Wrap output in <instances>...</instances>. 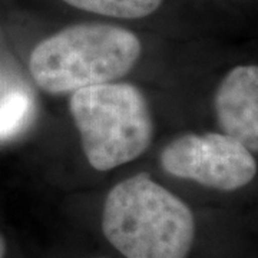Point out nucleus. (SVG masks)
Wrapping results in <instances>:
<instances>
[{
  "mask_svg": "<svg viewBox=\"0 0 258 258\" xmlns=\"http://www.w3.org/2000/svg\"><path fill=\"white\" fill-rule=\"evenodd\" d=\"M102 230L126 258H186L195 221L182 200L142 172L109 191Z\"/></svg>",
  "mask_w": 258,
  "mask_h": 258,
  "instance_id": "1",
  "label": "nucleus"
},
{
  "mask_svg": "<svg viewBox=\"0 0 258 258\" xmlns=\"http://www.w3.org/2000/svg\"><path fill=\"white\" fill-rule=\"evenodd\" d=\"M141 52V40L128 29L79 23L39 42L29 57V71L43 92L74 93L125 76Z\"/></svg>",
  "mask_w": 258,
  "mask_h": 258,
  "instance_id": "2",
  "label": "nucleus"
},
{
  "mask_svg": "<svg viewBox=\"0 0 258 258\" xmlns=\"http://www.w3.org/2000/svg\"><path fill=\"white\" fill-rule=\"evenodd\" d=\"M69 111L85 157L96 171L135 161L154 138L148 102L132 83L109 82L75 91Z\"/></svg>",
  "mask_w": 258,
  "mask_h": 258,
  "instance_id": "3",
  "label": "nucleus"
},
{
  "mask_svg": "<svg viewBox=\"0 0 258 258\" xmlns=\"http://www.w3.org/2000/svg\"><path fill=\"white\" fill-rule=\"evenodd\" d=\"M161 166L169 175L218 191H235L257 174V162L237 139L225 134H186L161 152Z\"/></svg>",
  "mask_w": 258,
  "mask_h": 258,
  "instance_id": "4",
  "label": "nucleus"
},
{
  "mask_svg": "<svg viewBox=\"0 0 258 258\" xmlns=\"http://www.w3.org/2000/svg\"><path fill=\"white\" fill-rule=\"evenodd\" d=\"M214 109L225 135L258 152V66L240 64L220 83Z\"/></svg>",
  "mask_w": 258,
  "mask_h": 258,
  "instance_id": "5",
  "label": "nucleus"
},
{
  "mask_svg": "<svg viewBox=\"0 0 258 258\" xmlns=\"http://www.w3.org/2000/svg\"><path fill=\"white\" fill-rule=\"evenodd\" d=\"M76 9L118 19L149 16L161 6L162 0H63Z\"/></svg>",
  "mask_w": 258,
  "mask_h": 258,
  "instance_id": "6",
  "label": "nucleus"
},
{
  "mask_svg": "<svg viewBox=\"0 0 258 258\" xmlns=\"http://www.w3.org/2000/svg\"><path fill=\"white\" fill-rule=\"evenodd\" d=\"M33 103L28 93L12 91L0 99V139L15 137L28 123Z\"/></svg>",
  "mask_w": 258,
  "mask_h": 258,
  "instance_id": "7",
  "label": "nucleus"
},
{
  "mask_svg": "<svg viewBox=\"0 0 258 258\" xmlns=\"http://www.w3.org/2000/svg\"><path fill=\"white\" fill-rule=\"evenodd\" d=\"M5 255H6V240L0 234V258H5Z\"/></svg>",
  "mask_w": 258,
  "mask_h": 258,
  "instance_id": "8",
  "label": "nucleus"
}]
</instances>
